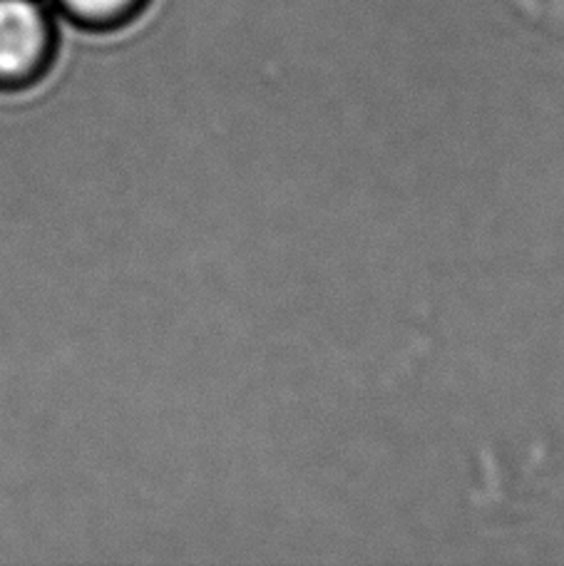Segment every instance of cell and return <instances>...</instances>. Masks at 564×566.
<instances>
[{
	"label": "cell",
	"mask_w": 564,
	"mask_h": 566,
	"mask_svg": "<svg viewBox=\"0 0 564 566\" xmlns=\"http://www.w3.org/2000/svg\"><path fill=\"white\" fill-rule=\"evenodd\" d=\"M55 53L50 0H0V85L33 80Z\"/></svg>",
	"instance_id": "cell-1"
},
{
	"label": "cell",
	"mask_w": 564,
	"mask_h": 566,
	"mask_svg": "<svg viewBox=\"0 0 564 566\" xmlns=\"http://www.w3.org/2000/svg\"><path fill=\"white\" fill-rule=\"evenodd\" d=\"M77 23L85 25H113L133 15L143 0H50Z\"/></svg>",
	"instance_id": "cell-2"
}]
</instances>
